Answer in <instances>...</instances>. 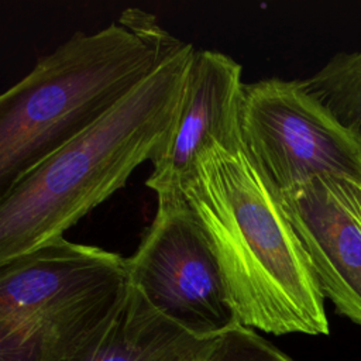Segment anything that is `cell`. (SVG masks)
<instances>
[{
  "label": "cell",
  "mask_w": 361,
  "mask_h": 361,
  "mask_svg": "<svg viewBox=\"0 0 361 361\" xmlns=\"http://www.w3.org/2000/svg\"><path fill=\"white\" fill-rule=\"evenodd\" d=\"M217 258L240 326L329 334L324 296L278 190L243 145H214L182 186Z\"/></svg>",
  "instance_id": "1"
},
{
  "label": "cell",
  "mask_w": 361,
  "mask_h": 361,
  "mask_svg": "<svg viewBox=\"0 0 361 361\" xmlns=\"http://www.w3.org/2000/svg\"><path fill=\"white\" fill-rule=\"evenodd\" d=\"M196 48L186 42L100 120L0 196V264L63 237L154 161L171 134Z\"/></svg>",
  "instance_id": "2"
},
{
  "label": "cell",
  "mask_w": 361,
  "mask_h": 361,
  "mask_svg": "<svg viewBox=\"0 0 361 361\" xmlns=\"http://www.w3.org/2000/svg\"><path fill=\"white\" fill-rule=\"evenodd\" d=\"M137 7L92 34L76 31L0 96V196L100 120L185 47Z\"/></svg>",
  "instance_id": "3"
},
{
  "label": "cell",
  "mask_w": 361,
  "mask_h": 361,
  "mask_svg": "<svg viewBox=\"0 0 361 361\" xmlns=\"http://www.w3.org/2000/svg\"><path fill=\"white\" fill-rule=\"evenodd\" d=\"M128 285L120 254L63 237L0 264V361H63Z\"/></svg>",
  "instance_id": "4"
},
{
  "label": "cell",
  "mask_w": 361,
  "mask_h": 361,
  "mask_svg": "<svg viewBox=\"0 0 361 361\" xmlns=\"http://www.w3.org/2000/svg\"><path fill=\"white\" fill-rule=\"evenodd\" d=\"M240 130L244 151L278 193L320 175L361 185V144L302 79L244 83Z\"/></svg>",
  "instance_id": "5"
},
{
  "label": "cell",
  "mask_w": 361,
  "mask_h": 361,
  "mask_svg": "<svg viewBox=\"0 0 361 361\" xmlns=\"http://www.w3.org/2000/svg\"><path fill=\"white\" fill-rule=\"evenodd\" d=\"M126 269L130 283L185 330L219 337L238 326L217 258L183 197L158 200Z\"/></svg>",
  "instance_id": "6"
},
{
  "label": "cell",
  "mask_w": 361,
  "mask_h": 361,
  "mask_svg": "<svg viewBox=\"0 0 361 361\" xmlns=\"http://www.w3.org/2000/svg\"><path fill=\"white\" fill-rule=\"evenodd\" d=\"M241 72V65L220 51H195L173 128L145 180L158 200L183 197L186 178L214 145H243Z\"/></svg>",
  "instance_id": "7"
},
{
  "label": "cell",
  "mask_w": 361,
  "mask_h": 361,
  "mask_svg": "<svg viewBox=\"0 0 361 361\" xmlns=\"http://www.w3.org/2000/svg\"><path fill=\"white\" fill-rule=\"evenodd\" d=\"M345 179L320 175L279 193L324 298L361 326V221Z\"/></svg>",
  "instance_id": "8"
},
{
  "label": "cell",
  "mask_w": 361,
  "mask_h": 361,
  "mask_svg": "<svg viewBox=\"0 0 361 361\" xmlns=\"http://www.w3.org/2000/svg\"><path fill=\"white\" fill-rule=\"evenodd\" d=\"M220 337L185 330L130 283L116 310L63 361H206Z\"/></svg>",
  "instance_id": "9"
},
{
  "label": "cell",
  "mask_w": 361,
  "mask_h": 361,
  "mask_svg": "<svg viewBox=\"0 0 361 361\" xmlns=\"http://www.w3.org/2000/svg\"><path fill=\"white\" fill-rule=\"evenodd\" d=\"M302 83L361 144V51L333 55Z\"/></svg>",
  "instance_id": "10"
},
{
  "label": "cell",
  "mask_w": 361,
  "mask_h": 361,
  "mask_svg": "<svg viewBox=\"0 0 361 361\" xmlns=\"http://www.w3.org/2000/svg\"><path fill=\"white\" fill-rule=\"evenodd\" d=\"M209 361H293L252 329L235 326L223 334Z\"/></svg>",
  "instance_id": "11"
},
{
  "label": "cell",
  "mask_w": 361,
  "mask_h": 361,
  "mask_svg": "<svg viewBox=\"0 0 361 361\" xmlns=\"http://www.w3.org/2000/svg\"><path fill=\"white\" fill-rule=\"evenodd\" d=\"M345 183V190L348 195V199L351 202V206L357 214V217L361 221V185L351 182V180H344Z\"/></svg>",
  "instance_id": "12"
},
{
  "label": "cell",
  "mask_w": 361,
  "mask_h": 361,
  "mask_svg": "<svg viewBox=\"0 0 361 361\" xmlns=\"http://www.w3.org/2000/svg\"><path fill=\"white\" fill-rule=\"evenodd\" d=\"M206 361H209V358H207V360H206Z\"/></svg>",
  "instance_id": "13"
}]
</instances>
